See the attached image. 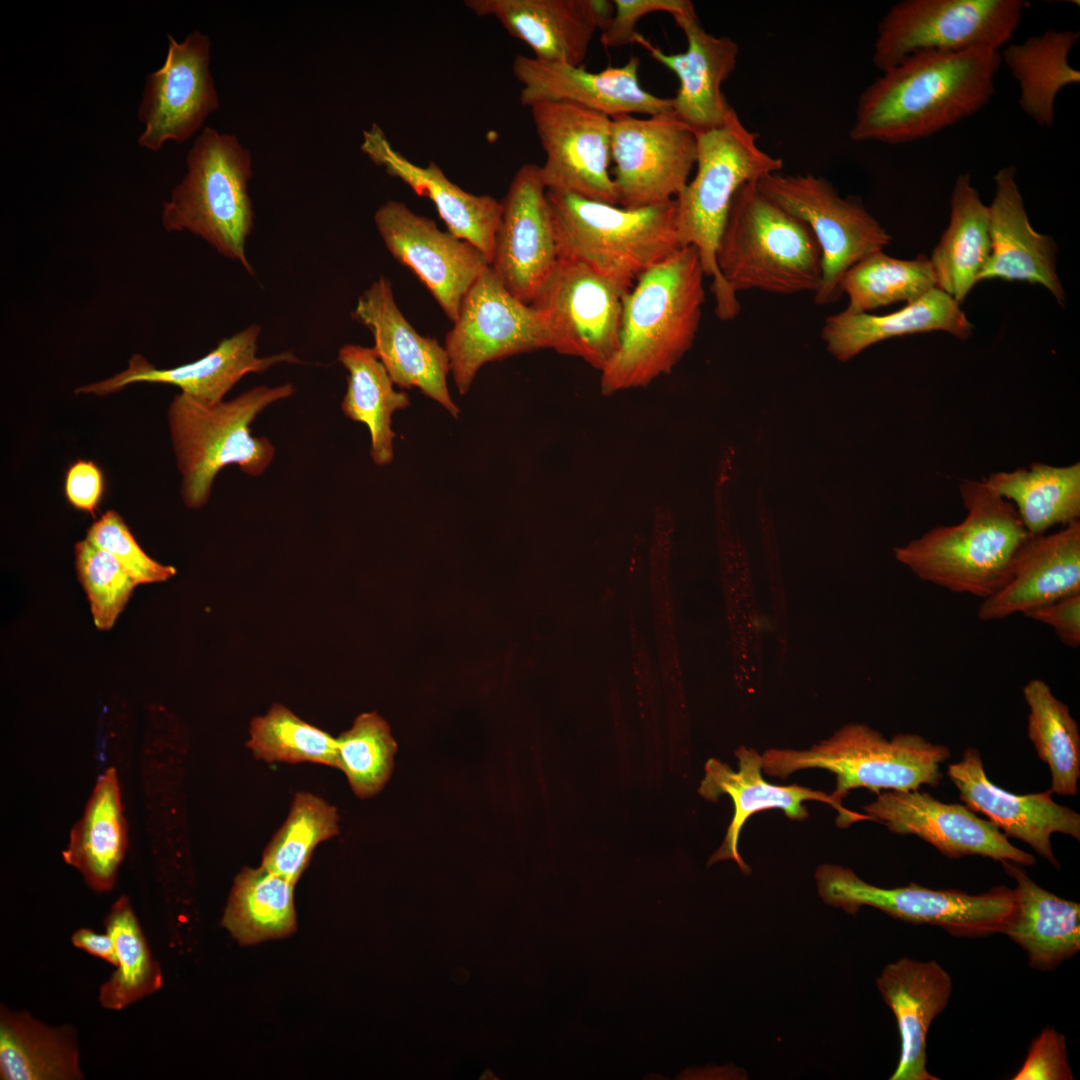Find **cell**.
Returning <instances> with one entry per match:
<instances>
[{
    "label": "cell",
    "mask_w": 1080,
    "mask_h": 1080,
    "mask_svg": "<svg viewBox=\"0 0 1080 1080\" xmlns=\"http://www.w3.org/2000/svg\"><path fill=\"white\" fill-rule=\"evenodd\" d=\"M1001 64L989 48L912 54L862 91L849 136L886 144L928 138L989 103Z\"/></svg>",
    "instance_id": "cell-1"
},
{
    "label": "cell",
    "mask_w": 1080,
    "mask_h": 1080,
    "mask_svg": "<svg viewBox=\"0 0 1080 1080\" xmlns=\"http://www.w3.org/2000/svg\"><path fill=\"white\" fill-rule=\"evenodd\" d=\"M705 277L697 250L686 246L636 280L624 297L618 349L600 371L603 394L645 387L680 362L700 327Z\"/></svg>",
    "instance_id": "cell-2"
},
{
    "label": "cell",
    "mask_w": 1080,
    "mask_h": 1080,
    "mask_svg": "<svg viewBox=\"0 0 1080 1080\" xmlns=\"http://www.w3.org/2000/svg\"><path fill=\"white\" fill-rule=\"evenodd\" d=\"M959 490L965 518L931 528L895 555L921 580L983 600L1005 584L1031 534L1013 504L983 480H965Z\"/></svg>",
    "instance_id": "cell-3"
},
{
    "label": "cell",
    "mask_w": 1080,
    "mask_h": 1080,
    "mask_svg": "<svg viewBox=\"0 0 1080 1080\" xmlns=\"http://www.w3.org/2000/svg\"><path fill=\"white\" fill-rule=\"evenodd\" d=\"M697 137L695 176L675 198L680 245L694 247L711 278L715 313L729 321L740 312L737 294L723 281L716 250L732 200L741 186L783 169V160L758 144L734 110L726 123Z\"/></svg>",
    "instance_id": "cell-4"
},
{
    "label": "cell",
    "mask_w": 1080,
    "mask_h": 1080,
    "mask_svg": "<svg viewBox=\"0 0 1080 1080\" xmlns=\"http://www.w3.org/2000/svg\"><path fill=\"white\" fill-rule=\"evenodd\" d=\"M716 264L737 294L815 293L822 281L820 247L808 226L766 197L756 181L736 192L721 233Z\"/></svg>",
    "instance_id": "cell-5"
},
{
    "label": "cell",
    "mask_w": 1080,
    "mask_h": 1080,
    "mask_svg": "<svg viewBox=\"0 0 1080 1080\" xmlns=\"http://www.w3.org/2000/svg\"><path fill=\"white\" fill-rule=\"evenodd\" d=\"M558 258L580 262L629 291L647 270L682 248L675 199L629 209L548 191Z\"/></svg>",
    "instance_id": "cell-6"
},
{
    "label": "cell",
    "mask_w": 1080,
    "mask_h": 1080,
    "mask_svg": "<svg viewBox=\"0 0 1080 1080\" xmlns=\"http://www.w3.org/2000/svg\"><path fill=\"white\" fill-rule=\"evenodd\" d=\"M291 383L257 386L229 401L201 403L179 393L168 409L171 442L181 475V497L191 509L209 500L221 469L238 465L250 476L270 466L275 448L267 437H256L250 425L271 404L293 395Z\"/></svg>",
    "instance_id": "cell-7"
},
{
    "label": "cell",
    "mask_w": 1080,
    "mask_h": 1080,
    "mask_svg": "<svg viewBox=\"0 0 1080 1080\" xmlns=\"http://www.w3.org/2000/svg\"><path fill=\"white\" fill-rule=\"evenodd\" d=\"M187 172L163 203L168 232H191L250 273L245 244L254 225L248 183L252 155L235 135L206 127L186 158Z\"/></svg>",
    "instance_id": "cell-8"
},
{
    "label": "cell",
    "mask_w": 1080,
    "mask_h": 1080,
    "mask_svg": "<svg viewBox=\"0 0 1080 1080\" xmlns=\"http://www.w3.org/2000/svg\"><path fill=\"white\" fill-rule=\"evenodd\" d=\"M950 754L947 746L918 734H898L888 741L866 725L851 724L810 749H769L761 760L766 774L782 779L809 768L833 773L832 795L842 801L856 788L879 794L881 790H918L922 785L937 787L943 778L940 764Z\"/></svg>",
    "instance_id": "cell-9"
},
{
    "label": "cell",
    "mask_w": 1080,
    "mask_h": 1080,
    "mask_svg": "<svg viewBox=\"0 0 1080 1080\" xmlns=\"http://www.w3.org/2000/svg\"><path fill=\"white\" fill-rule=\"evenodd\" d=\"M818 894L828 905L855 916L862 906L915 925L938 926L956 937L1003 933L1015 908L1014 889L996 886L981 894L935 890L910 883L882 888L839 865L823 864L815 872Z\"/></svg>",
    "instance_id": "cell-10"
},
{
    "label": "cell",
    "mask_w": 1080,
    "mask_h": 1080,
    "mask_svg": "<svg viewBox=\"0 0 1080 1080\" xmlns=\"http://www.w3.org/2000/svg\"><path fill=\"white\" fill-rule=\"evenodd\" d=\"M1023 0H903L877 27L872 62L884 71L919 52L998 51L1016 31Z\"/></svg>",
    "instance_id": "cell-11"
},
{
    "label": "cell",
    "mask_w": 1080,
    "mask_h": 1080,
    "mask_svg": "<svg viewBox=\"0 0 1080 1080\" xmlns=\"http://www.w3.org/2000/svg\"><path fill=\"white\" fill-rule=\"evenodd\" d=\"M759 190L804 222L821 251L822 281L817 305L837 302L844 274L866 256L883 250L891 236L854 197H842L826 179L811 173L769 174L756 181Z\"/></svg>",
    "instance_id": "cell-12"
},
{
    "label": "cell",
    "mask_w": 1080,
    "mask_h": 1080,
    "mask_svg": "<svg viewBox=\"0 0 1080 1080\" xmlns=\"http://www.w3.org/2000/svg\"><path fill=\"white\" fill-rule=\"evenodd\" d=\"M453 323L444 347L461 395L468 393L484 364L555 347L542 313L512 295L490 266L463 297Z\"/></svg>",
    "instance_id": "cell-13"
},
{
    "label": "cell",
    "mask_w": 1080,
    "mask_h": 1080,
    "mask_svg": "<svg viewBox=\"0 0 1080 1080\" xmlns=\"http://www.w3.org/2000/svg\"><path fill=\"white\" fill-rule=\"evenodd\" d=\"M611 119V175L618 205L635 209L674 200L696 164V134L673 112Z\"/></svg>",
    "instance_id": "cell-14"
},
{
    "label": "cell",
    "mask_w": 1080,
    "mask_h": 1080,
    "mask_svg": "<svg viewBox=\"0 0 1080 1080\" xmlns=\"http://www.w3.org/2000/svg\"><path fill=\"white\" fill-rule=\"evenodd\" d=\"M627 292L580 262L558 258L531 305L544 316L554 351L602 371L618 349Z\"/></svg>",
    "instance_id": "cell-15"
},
{
    "label": "cell",
    "mask_w": 1080,
    "mask_h": 1080,
    "mask_svg": "<svg viewBox=\"0 0 1080 1080\" xmlns=\"http://www.w3.org/2000/svg\"><path fill=\"white\" fill-rule=\"evenodd\" d=\"M530 110L546 157L540 165L546 189L618 205L609 171L612 119L565 101L538 103Z\"/></svg>",
    "instance_id": "cell-16"
},
{
    "label": "cell",
    "mask_w": 1080,
    "mask_h": 1080,
    "mask_svg": "<svg viewBox=\"0 0 1080 1080\" xmlns=\"http://www.w3.org/2000/svg\"><path fill=\"white\" fill-rule=\"evenodd\" d=\"M210 39L196 30L182 42L168 35L163 65L146 77L138 119V144L158 151L168 141L182 143L201 129L220 102L209 69Z\"/></svg>",
    "instance_id": "cell-17"
},
{
    "label": "cell",
    "mask_w": 1080,
    "mask_h": 1080,
    "mask_svg": "<svg viewBox=\"0 0 1080 1080\" xmlns=\"http://www.w3.org/2000/svg\"><path fill=\"white\" fill-rule=\"evenodd\" d=\"M374 223L390 254L419 278L454 322L463 297L489 266L484 254L400 201L382 204Z\"/></svg>",
    "instance_id": "cell-18"
},
{
    "label": "cell",
    "mask_w": 1080,
    "mask_h": 1080,
    "mask_svg": "<svg viewBox=\"0 0 1080 1080\" xmlns=\"http://www.w3.org/2000/svg\"><path fill=\"white\" fill-rule=\"evenodd\" d=\"M558 261L540 165L523 164L501 201L490 268L520 301L531 305Z\"/></svg>",
    "instance_id": "cell-19"
},
{
    "label": "cell",
    "mask_w": 1080,
    "mask_h": 1080,
    "mask_svg": "<svg viewBox=\"0 0 1080 1080\" xmlns=\"http://www.w3.org/2000/svg\"><path fill=\"white\" fill-rule=\"evenodd\" d=\"M864 812L892 833L915 835L950 859L979 855L1022 866L1036 863L1032 854L1011 844L992 821L979 818L966 805L941 802L928 792L884 791Z\"/></svg>",
    "instance_id": "cell-20"
},
{
    "label": "cell",
    "mask_w": 1080,
    "mask_h": 1080,
    "mask_svg": "<svg viewBox=\"0 0 1080 1080\" xmlns=\"http://www.w3.org/2000/svg\"><path fill=\"white\" fill-rule=\"evenodd\" d=\"M640 59L631 56L620 67L589 72L583 66L543 62L517 55L512 72L521 84L523 106L542 102H572L610 118L623 114L647 116L673 112L672 98L645 90L639 81Z\"/></svg>",
    "instance_id": "cell-21"
},
{
    "label": "cell",
    "mask_w": 1080,
    "mask_h": 1080,
    "mask_svg": "<svg viewBox=\"0 0 1080 1080\" xmlns=\"http://www.w3.org/2000/svg\"><path fill=\"white\" fill-rule=\"evenodd\" d=\"M351 315L372 332V348L395 385L419 389L458 417L460 409L447 384L450 361L445 347L414 329L398 308L387 278L380 277L359 296Z\"/></svg>",
    "instance_id": "cell-22"
},
{
    "label": "cell",
    "mask_w": 1080,
    "mask_h": 1080,
    "mask_svg": "<svg viewBox=\"0 0 1080 1080\" xmlns=\"http://www.w3.org/2000/svg\"><path fill=\"white\" fill-rule=\"evenodd\" d=\"M735 755L738 759L737 771L716 758L709 759L698 789L703 798L712 802H717L721 795H728L734 806L733 817L724 840L711 855L708 866L731 860L745 875L751 872L739 853L738 843L742 827L749 817L757 812L780 809L791 820H805L809 813L803 803L814 800L829 804L837 811L836 823L839 827L869 820L866 814L844 807L842 801L832 794L800 785L780 786L767 782L762 776L761 755L752 748L742 746Z\"/></svg>",
    "instance_id": "cell-23"
},
{
    "label": "cell",
    "mask_w": 1080,
    "mask_h": 1080,
    "mask_svg": "<svg viewBox=\"0 0 1080 1080\" xmlns=\"http://www.w3.org/2000/svg\"><path fill=\"white\" fill-rule=\"evenodd\" d=\"M673 19L685 35V51L665 53L638 32L633 43L676 75L679 88L672 98L673 113L697 135L723 126L734 111L722 85L736 67L739 46L728 36L707 32L697 14Z\"/></svg>",
    "instance_id": "cell-24"
},
{
    "label": "cell",
    "mask_w": 1080,
    "mask_h": 1080,
    "mask_svg": "<svg viewBox=\"0 0 1080 1080\" xmlns=\"http://www.w3.org/2000/svg\"><path fill=\"white\" fill-rule=\"evenodd\" d=\"M261 328L252 324L221 340L202 358L173 368L160 369L144 356L134 354L125 370L102 381L78 387L76 394L106 396L135 383L173 385L195 400L214 405L247 374L261 372L278 363H300L290 351L257 356Z\"/></svg>",
    "instance_id": "cell-25"
},
{
    "label": "cell",
    "mask_w": 1080,
    "mask_h": 1080,
    "mask_svg": "<svg viewBox=\"0 0 1080 1080\" xmlns=\"http://www.w3.org/2000/svg\"><path fill=\"white\" fill-rule=\"evenodd\" d=\"M475 15L494 17L534 58L582 66L592 39L613 14L607 0H465Z\"/></svg>",
    "instance_id": "cell-26"
},
{
    "label": "cell",
    "mask_w": 1080,
    "mask_h": 1080,
    "mask_svg": "<svg viewBox=\"0 0 1080 1080\" xmlns=\"http://www.w3.org/2000/svg\"><path fill=\"white\" fill-rule=\"evenodd\" d=\"M948 776L959 791L960 799L973 812H980L1008 837L1029 844L1054 867L1050 837L1060 832L1080 840V815L1057 804L1048 790L1018 795L992 783L985 773L980 752L967 748L960 761L948 766Z\"/></svg>",
    "instance_id": "cell-27"
},
{
    "label": "cell",
    "mask_w": 1080,
    "mask_h": 1080,
    "mask_svg": "<svg viewBox=\"0 0 1080 1080\" xmlns=\"http://www.w3.org/2000/svg\"><path fill=\"white\" fill-rule=\"evenodd\" d=\"M361 151L386 173L401 180L417 195L432 201L447 231L479 249L491 262L501 202L490 195H475L452 182L434 161L420 166L397 151L383 129L373 123L363 131Z\"/></svg>",
    "instance_id": "cell-28"
},
{
    "label": "cell",
    "mask_w": 1080,
    "mask_h": 1080,
    "mask_svg": "<svg viewBox=\"0 0 1080 1080\" xmlns=\"http://www.w3.org/2000/svg\"><path fill=\"white\" fill-rule=\"evenodd\" d=\"M1080 593V520L1054 533L1031 535L1020 549L1005 584L982 600L978 617L996 621L1025 614Z\"/></svg>",
    "instance_id": "cell-29"
},
{
    "label": "cell",
    "mask_w": 1080,
    "mask_h": 1080,
    "mask_svg": "<svg viewBox=\"0 0 1080 1080\" xmlns=\"http://www.w3.org/2000/svg\"><path fill=\"white\" fill-rule=\"evenodd\" d=\"M892 1010L900 1036V1056L890 1080H938L927 1070V1033L952 993L950 974L936 961L903 957L884 967L876 979Z\"/></svg>",
    "instance_id": "cell-30"
},
{
    "label": "cell",
    "mask_w": 1080,
    "mask_h": 1080,
    "mask_svg": "<svg viewBox=\"0 0 1080 1080\" xmlns=\"http://www.w3.org/2000/svg\"><path fill=\"white\" fill-rule=\"evenodd\" d=\"M1016 169L1007 166L995 177V195L989 208L991 251L979 281H1027L1047 288L1059 303L1065 293L1056 273V245L1031 226L1015 181Z\"/></svg>",
    "instance_id": "cell-31"
},
{
    "label": "cell",
    "mask_w": 1080,
    "mask_h": 1080,
    "mask_svg": "<svg viewBox=\"0 0 1080 1080\" xmlns=\"http://www.w3.org/2000/svg\"><path fill=\"white\" fill-rule=\"evenodd\" d=\"M935 330L962 340L972 334V324L960 304L938 287L892 313L874 315L843 310L832 314L824 320L821 338L834 358L846 362L883 340Z\"/></svg>",
    "instance_id": "cell-32"
},
{
    "label": "cell",
    "mask_w": 1080,
    "mask_h": 1080,
    "mask_svg": "<svg viewBox=\"0 0 1080 1080\" xmlns=\"http://www.w3.org/2000/svg\"><path fill=\"white\" fill-rule=\"evenodd\" d=\"M1015 880V908L1003 931L1040 971L1055 969L1080 950V905L1036 884L1022 865L1003 861Z\"/></svg>",
    "instance_id": "cell-33"
},
{
    "label": "cell",
    "mask_w": 1080,
    "mask_h": 1080,
    "mask_svg": "<svg viewBox=\"0 0 1080 1080\" xmlns=\"http://www.w3.org/2000/svg\"><path fill=\"white\" fill-rule=\"evenodd\" d=\"M990 251L989 208L969 175H959L951 196L949 225L930 259L936 286L963 303L979 282Z\"/></svg>",
    "instance_id": "cell-34"
},
{
    "label": "cell",
    "mask_w": 1080,
    "mask_h": 1080,
    "mask_svg": "<svg viewBox=\"0 0 1080 1080\" xmlns=\"http://www.w3.org/2000/svg\"><path fill=\"white\" fill-rule=\"evenodd\" d=\"M126 846L120 787L115 770L109 769L98 779L63 858L92 889L105 892L115 884Z\"/></svg>",
    "instance_id": "cell-35"
},
{
    "label": "cell",
    "mask_w": 1080,
    "mask_h": 1080,
    "mask_svg": "<svg viewBox=\"0 0 1080 1080\" xmlns=\"http://www.w3.org/2000/svg\"><path fill=\"white\" fill-rule=\"evenodd\" d=\"M0 1076L3 1080H79L76 1031L50 1027L28 1013L0 1009Z\"/></svg>",
    "instance_id": "cell-36"
},
{
    "label": "cell",
    "mask_w": 1080,
    "mask_h": 1080,
    "mask_svg": "<svg viewBox=\"0 0 1080 1080\" xmlns=\"http://www.w3.org/2000/svg\"><path fill=\"white\" fill-rule=\"evenodd\" d=\"M1079 32L1048 29L1021 43L1008 44L1000 53L1019 86V104L1037 125L1050 128L1055 123V100L1065 87L1080 82V72L1069 64L1068 56Z\"/></svg>",
    "instance_id": "cell-37"
},
{
    "label": "cell",
    "mask_w": 1080,
    "mask_h": 1080,
    "mask_svg": "<svg viewBox=\"0 0 1080 1080\" xmlns=\"http://www.w3.org/2000/svg\"><path fill=\"white\" fill-rule=\"evenodd\" d=\"M338 361L348 371L347 390L341 402L343 414L367 426L374 464L386 466L394 458L395 432L392 416L410 405L404 391H397L387 369L373 348L345 344Z\"/></svg>",
    "instance_id": "cell-38"
},
{
    "label": "cell",
    "mask_w": 1080,
    "mask_h": 1080,
    "mask_svg": "<svg viewBox=\"0 0 1080 1080\" xmlns=\"http://www.w3.org/2000/svg\"><path fill=\"white\" fill-rule=\"evenodd\" d=\"M1015 507L1031 535L1080 518V463L1052 466L1034 462L1026 468L991 473L982 479Z\"/></svg>",
    "instance_id": "cell-39"
},
{
    "label": "cell",
    "mask_w": 1080,
    "mask_h": 1080,
    "mask_svg": "<svg viewBox=\"0 0 1080 1080\" xmlns=\"http://www.w3.org/2000/svg\"><path fill=\"white\" fill-rule=\"evenodd\" d=\"M294 886L261 865L244 868L235 878L221 925L245 945L290 935L296 929Z\"/></svg>",
    "instance_id": "cell-40"
},
{
    "label": "cell",
    "mask_w": 1080,
    "mask_h": 1080,
    "mask_svg": "<svg viewBox=\"0 0 1080 1080\" xmlns=\"http://www.w3.org/2000/svg\"><path fill=\"white\" fill-rule=\"evenodd\" d=\"M1029 708L1027 733L1039 758L1048 764L1051 793L1074 796L1080 777V735L1069 707L1057 699L1042 679L1023 687Z\"/></svg>",
    "instance_id": "cell-41"
},
{
    "label": "cell",
    "mask_w": 1080,
    "mask_h": 1080,
    "mask_svg": "<svg viewBox=\"0 0 1080 1080\" xmlns=\"http://www.w3.org/2000/svg\"><path fill=\"white\" fill-rule=\"evenodd\" d=\"M936 285L931 262L926 256L902 260L881 250L853 265L844 274L840 291L848 297L844 310L870 313L898 302H913Z\"/></svg>",
    "instance_id": "cell-42"
},
{
    "label": "cell",
    "mask_w": 1080,
    "mask_h": 1080,
    "mask_svg": "<svg viewBox=\"0 0 1080 1080\" xmlns=\"http://www.w3.org/2000/svg\"><path fill=\"white\" fill-rule=\"evenodd\" d=\"M106 932L114 941L116 971L101 985L102 1007L120 1010L162 986V972L154 959L127 896H120L105 918Z\"/></svg>",
    "instance_id": "cell-43"
},
{
    "label": "cell",
    "mask_w": 1080,
    "mask_h": 1080,
    "mask_svg": "<svg viewBox=\"0 0 1080 1080\" xmlns=\"http://www.w3.org/2000/svg\"><path fill=\"white\" fill-rule=\"evenodd\" d=\"M337 809L307 792L295 794L290 812L262 855L261 866L294 885L315 847L339 832Z\"/></svg>",
    "instance_id": "cell-44"
},
{
    "label": "cell",
    "mask_w": 1080,
    "mask_h": 1080,
    "mask_svg": "<svg viewBox=\"0 0 1080 1080\" xmlns=\"http://www.w3.org/2000/svg\"><path fill=\"white\" fill-rule=\"evenodd\" d=\"M247 747L269 763L311 762L336 768V738L281 704L251 721Z\"/></svg>",
    "instance_id": "cell-45"
},
{
    "label": "cell",
    "mask_w": 1080,
    "mask_h": 1080,
    "mask_svg": "<svg viewBox=\"0 0 1080 1080\" xmlns=\"http://www.w3.org/2000/svg\"><path fill=\"white\" fill-rule=\"evenodd\" d=\"M336 743V768L354 794L369 798L379 793L391 776L397 750L387 722L375 712L362 713Z\"/></svg>",
    "instance_id": "cell-46"
},
{
    "label": "cell",
    "mask_w": 1080,
    "mask_h": 1080,
    "mask_svg": "<svg viewBox=\"0 0 1080 1080\" xmlns=\"http://www.w3.org/2000/svg\"><path fill=\"white\" fill-rule=\"evenodd\" d=\"M75 565L95 626L110 629L126 606L136 582L108 552L87 539L75 544Z\"/></svg>",
    "instance_id": "cell-47"
},
{
    "label": "cell",
    "mask_w": 1080,
    "mask_h": 1080,
    "mask_svg": "<svg viewBox=\"0 0 1080 1080\" xmlns=\"http://www.w3.org/2000/svg\"><path fill=\"white\" fill-rule=\"evenodd\" d=\"M86 539L111 554L137 585L168 580L176 569L148 556L123 518L113 510L105 512L88 529Z\"/></svg>",
    "instance_id": "cell-48"
},
{
    "label": "cell",
    "mask_w": 1080,
    "mask_h": 1080,
    "mask_svg": "<svg viewBox=\"0 0 1080 1080\" xmlns=\"http://www.w3.org/2000/svg\"><path fill=\"white\" fill-rule=\"evenodd\" d=\"M613 14L601 31V43L607 48H617L633 43L636 25L644 16L654 12H666L673 18L696 15L689 0H612Z\"/></svg>",
    "instance_id": "cell-49"
},
{
    "label": "cell",
    "mask_w": 1080,
    "mask_h": 1080,
    "mask_svg": "<svg viewBox=\"0 0 1080 1080\" xmlns=\"http://www.w3.org/2000/svg\"><path fill=\"white\" fill-rule=\"evenodd\" d=\"M1013 1080H1071L1066 1038L1054 1027H1045L1033 1039Z\"/></svg>",
    "instance_id": "cell-50"
},
{
    "label": "cell",
    "mask_w": 1080,
    "mask_h": 1080,
    "mask_svg": "<svg viewBox=\"0 0 1080 1080\" xmlns=\"http://www.w3.org/2000/svg\"><path fill=\"white\" fill-rule=\"evenodd\" d=\"M64 491L74 508L94 514L104 492L102 471L93 461L77 460L67 469Z\"/></svg>",
    "instance_id": "cell-51"
},
{
    "label": "cell",
    "mask_w": 1080,
    "mask_h": 1080,
    "mask_svg": "<svg viewBox=\"0 0 1080 1080\" xmlns=\"http://www.w3.org/2000/svg\"><path fill=\"white\" fill-rule=\"evenodd\" d=\"M1025 617L1050 626L1058 639L1071 648L1080 645V593L1037 607Z\"/></svg>",
    "instance_id": "cell-52"
},
{
    "label": "cell",
    "mask_w": 1080,
    "mask_h": 1080,
    "mask_svg": "<svg viewBox=\"0 0 1080 1080\" xmlns=\"http://www.w3.org/2000/svg\"><path fill=\"white\" fill-rule=\"evenodd\" d=\"M71 941L75 947L116 966L114 941L109 933L98 934L91 929L81 928L73 933Z\"/></svg>",
    "instance_id": "cell-53"
}]
</instances>
